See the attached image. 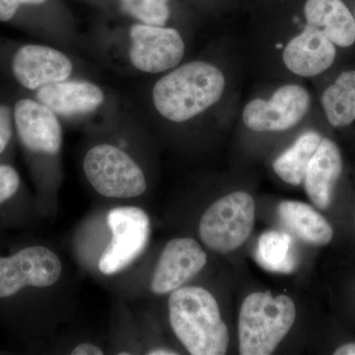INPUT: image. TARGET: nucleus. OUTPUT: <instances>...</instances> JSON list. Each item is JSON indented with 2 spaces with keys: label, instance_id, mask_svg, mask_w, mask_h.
Masks as SVG:
<instances>
[{
  "label": "nucleus",
  "instance_id": "f03ea898",
  "mask_svg": "<svg viewBox=\"0 0 355 355\" xmlns=\"http://www.w3.org/2000/svg\"><path fill=\"white\" fill-rule=\"evenodd\" d=\"M170 324L191 355H223L229 347L227 326L216 297L200 286H183L168 300Z\"/></svg>",
  "mask_w": 355,
  "mask_h": 355
},
{
  "label": "nucleus",
  "instance_id": "6e6552de",
  "mask_svg": "<svg viewBox=\"0 0 355 355\" xmlns=\"http://www.w3.org/2000/svg\"><path fill=\"white\" fill-rule=\"evenodd\" d=\"M309 92L298 84H286L268 100L256 99L243 110V123L257 132H286L297 125L309 112Z\"/></svg>",
  "mask_w": 355,
  "mask_h": 355
},
{
  "label": "nucleus",
  "instance_id": "4be33fe9",
  "mask_svg": "<svg viewBox=\"0 0 355 355\" xmlns=\"http://www.w3.org/2000/svg\"><path fill=\"white\" fill-rule=\"evenodd\" d=\"M21 191V177L13 166L0 163V214L16 202Z\"/></svg>",
  "mask_w": 355,
  "mask_h": 355
},
{
  "label": "nucleus",
  "instance_id": "412c9836",
  "mask_svg": "<svg viewBox=\"0 0 355 355\" xmlns=\"http://www.w3.org/2000/svg\"><path fill=\"white\" fill-rule=\"evenodd\" d=\"M171 0H119L121 10L139 23L165 26L171 16Z\"/></svg>",
  "mask_w": 355,
  "mask_h": 355
},
{
  "label": "nucleus",
  "instance_id": "f257e3e1",
  "mask_svg": "<svg viewBox=\"0 0 355 355\" xmlns=\"http://www.w3.org/2000/svg\"><path fill=\"white\" fill-rule=\"evenodd\" d=\"M225 77L216 65L189 62L165 74L155 83L153 101L166 120L184 123L207 111L221 99Z\"/></svg>",
  "mask_w": 355,
  "mask_h": 355
},
{
  "label": "nucleus",
  "instance_id": "7ed1b4c3",
  "mask_svg": "<svg viewBox=\"0 0 355 355\" xmlns=\"http://www.w3.org/2000/svg\"><path fill=\"white\" fill-rule=\"evenodd\" d=\"M295 319L296 306L289 296H275L270 291L249 294L238 318L240 354H272L291 331Z\"/></svg>",
  "mask_w": 355,
  "mask_h": 355
},
{
  "label": "nucleus",
  "instance_id": "9b49d317",
  "mask_svg": "<svg viewBox=\"0 0 355 355\" xmlns=\"http://www.w3.org/2000/svg\"><path fill=\"white\" fill-rule=\"evenodd\" d=\"M207 263V253L193 238L170 240L159 257L151 291L157 295L171 293L202 272Z\"/></svg>",
  "mask_w": 355,
  "mask_h": 355
},
{
  "label": "nucleus",
  "instance_id": "393cba45",
  "mask_svg": "<svg viewBox=\"0 0 355 355\" xmlns=\"http://www.w3.org/2000/svg\"><path fill=\"white\" fill-rule=\"evenodd\" d=\"M72 355H102L104 354L102 349L94 343H83L76 345L71 352Z\"/></svg>",
  "mask_w": 355,
  "mask_h": 355
},
{
  "label": "nucleus",
  "instance_id": "423d86ee",
  "mask_svg": "<svg viewBox=\"0 0 355 355\" xmlns=\"http://www.w3.org/2000/svg\"><path fill=\"white\" fill-rule=\"evenodd\" d=\"M112 239L100 257L99 270L113 275L132 265L144 253L150 237V219L144 209L120 207L107 217Z\"/></svg>",
  "mask_w": 355,
  "mask_h": 355
},
{
  "label": "nucleus",
  "instance_id": "a211bd4d",
  "mask_svg": "<svg viewBox=\"0 0 355 355\" xmlns=\"http://www.w3.org/2000/svg\"><path fill=\"white\" fill-rule=\"evenodd\" d=\"M323 137L319 132H307L296 139L293 146L286 149L273 162V171L286 184L299 186L303 183L306 170Z\"/></svg>",
  "mask_w": 355,
  "mask_h": 355
},
{
  "label": "nucleus",
  "instance_id": "2eb2a0df",
  "mask_svg": "<svg viewBox=\"0 0 355 355\" xmlns=\"http://www.w3.org/2000/svg\"><path fill=\"white\" fill-rule=\"evenodd\" d=\"M342 171L340 148L333 140L323 137L310 160L303 180L306 193L318 209H326L330 207Z\"/></svg>",
  "mask_w": 355,
  "mask_h": 355
},
{
  "label": "nucleus",
  "instance_id": "0eeeda50",
  "mask_svg": "<svg viewBox=\"0 0 355 355\" xmlns=\"http://www.w3.org/2000/svg\"><path fill=\"white\" fill-rule=\"evenodd\" d=\"M62 272L60 258L40 245L22 247L6 256L0 254V301L12 297L24 287L53 286Z\"/></svg>",
  "mask_w": 355,
  "mask_h": 355
},
{
  "label": "nucleus",
  "instance_id": "b1692460",
  "mask_svg": "<svg viewBox=\"0 0 355 355\" xmlns=\"http://www.w3.org/2000/svg\"><path fill=\"white\" fill-rule=\"evenodd\" d=\"M48 0H0V22L12 20L23 6H40Z\"/></svg>",
  "mask_w": 355,
  "mask_h": 355
},
{
  "label": "nucleus",
  "instance_id": "bb28decb",
  "mask_svg": "<svg viewBox=\"0 0 355 355\" xmlns=\"http://www.w3.org/2000/svg\"><path fill=\"white\" fill-rule=\"evenodd\" d=\"M149 355H177L179 354L175 350L164 349V347H160V349H154L149 350L147 352Z\"/></svg>",
  "mask_w": 355,
  "mask_h": 355
},
{
  "label": "nucleus",
  "instance_id": "4468645a",
  "mask_svg": "<svg viewBox=\"0 0 355 355\" xmlns=\"http://www.w3.org/2000/svg\"><path fill=\"white\" fill-rule=\"evenodd\" d=\"M36 97L58 116L67 118L93 113L105 101L104 91L95 83L69 79L39 89Z\"/></svg>",
  "mask_w": 355,
  "mask_h": 355
},
{
  "label": "nucleus",
  "instance_id": "39448f33",
  "mask_svg": "<svg viewBox=\"0 0 355 355\" xmlns=\"http://www.w3.org/2000/svg\"><path fill=\"white\" fill-rule=\"evenodd\" d=\"M83 171L91 186L103 197L132 198L147 190L141 168L113 144H98L89 149L84 157Z\"/></svg>",
  "mask_w": 355,
  "mask_h": 355
},
{
  "label": "nucleus",
  "instance_id": "dca6fc26",
  "mask_svg": "<svg viewBox=\"0 0 355 355\" xmlns=\"http://www.w3.org/2000/svg\"><path fill=\"white\" fill-rule=\"evenodd\" d=\"M307 25L324 33L331 43L349 48L355 43V19L343 0H307L304 6Z\"/></svg>",
  "mask_w": 355,
  "mask_h": 355
},
{
  "label": "nucleus",
  "instance_id": "9d476101",
  "mask_svg": "<svg viewBox=\"0 0 355 355\" xmlns=\"http://www.w3.org/2000/svg\"><path fill=\"white\" fill-rule=\"evenodd\" d=\"M14 127L28 153L55 155L62 146V128L58 116L38 100L24 98L13 108Z\"/></svg>",
  "mask_w": 355,
  "mask_h": 355
},
{
  "label": "nucleus",
  "instance_id": "cd10ccee",
  "mask_svg": "<svg viewBox=\"0 0 355 355\" xmlns=\"http://www.w3.org/2000/svg\"><path fill=\"white\" fill-rule=\"evenodd\" d=\"M354 19H355V17H354Z\"/></svg>",
  "mask_w": 355,
  "mask_h": 355
},
{
  "label": "nucleus",
  "instance_id": "a878e982",
  "mask_svg": "<svg viewBox=\"0 0 355 355\" xmlns=\"http://www.w3.org/2000/svg\"><path fill=\"white\" fill-rule=\"evenodd\" d=\"M335 355H355V343H345L334 352Z\"/></svg>",
  "mask_w": 355,
  "mask_h": 355
},
{
  "label": "nucleus",
  "instance_id": "f3484780",
  "mask_svg": "<svg viewBox=\"0 0 355 355\" xmlns=\"http://www.w3.org/2000/svg\"><path fill=\"white\" fill-rule=\"evenodd\" d=\"M277 214L284 227L306 244L322 247L333 240L331 224L307 203L284 200L279 203Z\"/></svg>",
  "mask_w": 355,
  "mask_h": 355
},
{
  "label": "nucleus",
  "instance_id": "ddd939ff",
  "mask_svg": "<svg viewBox=\"0 0 355 355\" xmlns=\"http://www.w3.org/2000/svg\"><path fill=\"white\" fill-rule=\"evenodd\" d=\"M336 55V44L323 32L307 25L286 44L282 60L292 73L314 77L330 69Z\"/></svg>",
  "mask_w": 355,
  "mask_h": 355
},
{
  "label": "nucleus",
  "instance_id": "aec40b11",
  "mask_svg": "<svg viewBox=\"0 0 355 355\" xmlns=\"http://www.w3.org/2000/svg\"><path fill=\"white\" fill-rule=\"evenodd\" d=\"M256 259L268 272L291 273L298 259L291 236L280 231H266L259 239Z\"/></svg>",
  "mask_w": 355,
  "mask_h": 355
},
{
  "label": "nucleus",
  "instance_id": "20e7f679",
  "mask_svg": "<svg viewBox=\"0 0 355 355\" xmlns=\"http://www.w3.org/2000/svg\"><path fill=\"white\" fill-rule=\"evenodd\" d=\"M254 198L234 191L219 198L205 210L198 225L203 244L219 254L230 253L247 241L254 224Z\"/></svg>",
  "mask_w": 355,
  "mask_h": 355
},
{
  "label": "nucleus",
  "instance_id": "1a4fd4ad",
  "mask_svg": "<svg viewBox=\"0 0 355 355\" xmlns=\"http://www.w3.org/2000/svg\"><path fill=\"white\" fill-rule=\"evenodd\" d=\"M128 58L135 69L161 73L175 69L183 60L184 42L174 28L135 23L130 29Z\"/></svg>",
  "mask_w": 355,
  "mask_h": 355
},
{
  "label": "nucleus",
  "instance_id": "6ab92c4d",
  "mask_svg": "<svg viewBox=\"0 0 355 355\" xmlns=\"http://www.w3.org/2000/svg\"><path fill=\"white\" fill-rule=\"evenodd\" d=\"M322 107L331 125L347 127L355 121V70L340 73L324 91Z\"/></svg>",
  "mask_w": 355,
  "mask_h": 355
},
{
  "label": "nucleus",
  "instance_id": "f8f14e48",
  "mask_svg": "<svg viewBox=\"0 0 355 355\" xmlns=\"http://www.w3.org/2000/svg\"><path fill=\"white\" fill-rule=\"evenodd\" d=\"M72 70L73 64L67 55L44 44L21 46L11 62L14 78L22 87L32 91L67 80Z\"/></svg>",
  "mask_w": 355,
  "mask_h": 355
},
{
  "label": "nucleus",
  "instance_id": "5701e85b",
  "mask_svg": "<svg viewBox=\"0 0 355 355\" xmlns=\"http://www.w3.org/2000/svg\"><path fill=\"white\" fill-rule=\"evenodd\" d=\"M13 109L8 105H0V156L6 153L13 139Z\"/></svg>",
  "mask_w": 355,
  "mask_h": 355
}]
</instances>
